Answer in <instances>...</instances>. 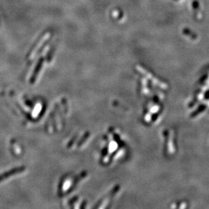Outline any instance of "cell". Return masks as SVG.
Instances as JSON below:
<instances>
[{
    "instance_id": "1",
    "label": "cell",
    "mask_w": 209,
    "mask_h": 209,
    "mask_svg": "<svg viewBox=\"0 0 209 209\" xmlns=\"http://www.w3.org/2000/svg\"><path fill=\"white\" fill-rule=\"evenodd\" d=\"M183 33L184 35L187 37H189L190 39H197V35H196L194 32H193V31H192L189 29H184L183 30Z\"/></svg>"
},
{
    "instance_id": "2",
    "label": "cell",
    "mask_w": 209,
    "mask_h": 209,
    "mask_svg": "<svg viewBox=\"0 0 209 209\" xmlns=\"http://www.w3.org/2000/svg\"><path fill=\"white\" fill-rule=\"evenodd\" d=\"M192 7H193V10L195 12V14H197L198 12L200 10V5H199V3L195 0V1H193L192 2Z\"/></svg>"
}]
</instances>
